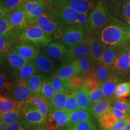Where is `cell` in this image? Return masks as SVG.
<instances>
[{"label": "cell", "mask_w": 130, "mask_h": 130, "mask_svg": "<svg viewBox=\"0 0 130 130\" xmlns=\"http://www.w3.org/2000/svg\"><path fill=\"white\" fill-rule=\"evenodd\" d=\"M55 93H56V92L54 89L51 81L49 79H45L44 83H43V87H42L40 96L46 101L49 105H50V103H51V101Z\"/></svg>", "instance_id": "e575fe53"}, {"label": "cell", "mask_w": 130, "mask_h": 130, "mask_svg": "<svg viewBox=\"0 0 130 130\" xmlns=\"http://www.w3.org/2000/svg\"><path fill=\"white\" fill-rule=\"evenodd\" d=\"M89 43L90 46V54L89 56L93 63H99L108 46L101 41L96 34L90 35Z\"/></svg>", "instance_id": "4fadbf2b"}, {"label": "cell", "mask_w": 130, "mask_h": 130, "mask_svg": "<svg viewBox=\"0 0 130 130\" xmlns=\"http://www.w3.org/2000/svg\"><path fill=\"white\" fill-rule=\"evenodd\" d=\"M113 107L130 117V101L125 98L119 99L113 103Z\"/></svg>", "instance_id": "60d3db41"}, {"label": "cell", "mask_w": 130, "mask_h": 130, "mask_svg": "<svg viewBox=\"0 0 130 130\" xmlns=\"http://www.w3.org/2000/svg\"><path fill=\"white\" fill-rule=\"evenodd\" d=\"M118 78L116 76L111 75L105 82L101 84V88L105 98L112 99L115 98L117 86L119 84Z\"/></svg>", "instance_id": "cb8c5ba5"}, {"label": "cell", "mask_w": 130, "mask_h": 130, "mask_svg": "<svg viewBox=\"0 0 130 130\" xmlns=\"http://www.w3.org/2000/svg\"><path fill=\"white\" fill-rule=\"evenodd\" d=\"M27 101L33 104L37 109L47 118L50 112V107L46 101L43 99L41 96L32 95Z\"/></svg>", "instance_id": "1f68e13d"}, {"label": "cell", "mask_w": 130, "mask_h": 130, "mask_svg": "<svg viewBox=\"0 0 130 130\" xmlns=\"http://www.w3.org/2000/svg\"><path fill=\"white\" fill-rule=\"evenodd\" d=\"M84 87H85L86 90L89 92V93H90L93 90L101 87V84L98 79L90 78L86 79Z\"/></svg>", "instance_id": "7dc6e473"}, {"label": "cell", "mask_w": 130, "mask_h": 130, "mask_svg": "<svg viewBox=\"0 0 130 130\" xmlns=\"http://www.w3.org/2000/svg\"><path fill=\"white\" fill-rule=\"evenodd\" d=\"M113 18L106 0H99L89 14L87 30L89 35L97 33L108 25Z\"/></svg>", "instance_id": "3957f363"}, {"label": "cell", "mask_w": 130, "mask_h": 130, "mask_svg": "<svg viewBox=\"0 0 130 130\" xmlns=\"http://www.w3.org/2000/svg\"><path fill=\"white\" fill-rule=\"evenodd\" d=\"M30 130H50V129L45 128L43 125H42L31 126Z\"/></svg>", "instance_id": "816d5d0a"}, {"label": "cell", "mask_w": 130, "mask_h": 130, "mask_svg": "<svg viewBox=\"0 0 130 130\" xmlns=\"http://www.w3.org/2000/svg\"><path fill=\"white\" fill-rule=\"evenodd\" d=\"M121 16L125 24L130 27V0H125L122 4Z\"/></svg>", "instance_id": "ee69618b"}, {"label": "cell", "mask_w": 130, "mask_h": 130, "mask_svg": "<svg viewBox=\"0 0 130 130\" xmlns=\"http://www.w3.org/2000/svg\"><path fill=\"white\" fill-rule=\"evenodd\" d=\"M95 34L107 46H121L130 39V27L113 18L108 25Z\"/></svg>", "instance_id": "6da1fadb"}, {"label": "cell", "mask_w": 130, "mask_h": 130, "mask_svg": "<svg viewBox=\"0 0 130 130\" xmlns=\"http://www.w3.org/2000/svg\"><path fill=\"white\" fill-rule=\"evenodd\" d=\"M22 108V106L18 101L13 98L5 97L1 95L0 97V113H5L12 110Z\"/></svg>", "instance_id": "f1b7e54d"}, {"label": "cell", "mask_w": 130, "mask_h": 130, "mask_svg": "<svg viewBox=\"0 0 130 130\" xmlns=\"http://www.w3.org/2000/svg\"><path fill=\"white\" fill-rule=\"evenodd\" d=\"M69 93L64 92H56L50 103V110L52 108H65L66 100Z\"/></svg>", "instance_id": "836d02e7"}, {"label": "cell", "mask_w": 130, "mask_h": 130, "mask_svg": "<svg viewBox=\"0 0 130 130\" xmlns=\"http://www.w3.org/2000/svg\"><path fill=\"white\" fill-rule=\"evenodd\" d=\"M11 90L13 98L20 103L21 106L33 95L27 81L22 79H17Z\"/></svg>", "instance_id": "7c38bea8"}, {"label": "cell", "mask_w": 130, "mask_h": 130, "mask_svg": "<svg viewBox=\"0 0 130 130\" xmlns=\"http://www.w3.org/2000/svg\"><path fill=\"white\" fill-rule=\"evenodd\" d=\"M3 57L6 58L8 63L11 67L17 70V71L23 68L30 61L29 60L25 59V58L22 57L18 54L11 51ZM3 57H1V58Z\"/></svg>", "instance_id": "d4e9b609"}, {"label": "cell", "mask_w": 130, "mask_h": 130, "mask_svg": "<svg viewBox=\"0 0 130 130\" xmlns=\"http://www.w3.org/2000/svg\"><path fill=\"white\" fill-rule=\"evenodd\" d=\"M12 42L3 37H0V52L1 57L10 51Z\"/></svg>", "instance_id": "bcb514c9"}, {"label": "cell", "mask_w": 130, "mask_h": 130, "mask_svg": "<svg viewBox=\"0 0 130 130\" xmlns=\"http://www.w3.org/2000/svg\"><path fill=\"white\" fill-rule=\"evenodd\" d=\"M21 8L28 16L31 24L50 9L45 0H25L21 4Z\"/></svg>", "instance_id": "ba28073f"}, {"label": "cell", "mask_w": 130, "mask_h": 130, "mask_svg": "<svg viewBox=\"0 0 130 130\" xmlns=\"http://www.w3.org/2000/svg\"><path fill=\"white\" fill-rule=\"evenodd\" d=\"M40 47L28 42H16L12 43L10 51L16 53L25 59L34 60L40 54Z\"/></svg>", "instance_id": "9c48e42d"}, {"label": "cell", "mask_w": 130, "mask_h": 130, "mask_svg": "<svg viewBox=\"0 0 130 130\" xmlns=\"http://www.w3.org/2000/svg\"><path fill=\"white\" fill-rule=\"evenodd\" d=\"M86 79L84 77L79 76L78 75L72 76L68 79V83L71 90H78L84 86Z\"/></svg>", "instance_id": "f35d334b"}, {"label": "cell", "mask_w": 130, "mask_h": 130, "mask_svg": "<svg viewBox=\"0 0 130 130\" xmlns=\"http://www.w3.org/2000/svg\"><path fill=\"white\" fill-rule=\"evenodd\" d=\"M31 126L23 119L7 126L5 130H30Z\"/></svg>", "instance_id": "f6af8a7d"}, {"label": "cell", "mask_w": 130, "mask_h": 130, "mask_svg": "<svg viewBox=\"0 0 130 130\" xmlns=\"http://www.w3.org/2000/svg\"><path fill=\"white\" fill-rule=\"evenodd\" d=\"M110 69H111L110 68L100 64H99L96 68V76L100 84L105 82L111 77V75H110Z\"/></svg>", "instance_id": "ab89813d"}, {"label": "cell", "mask_w": 130, "mask_h": 130, "mask_svg": "<svg viewBox=\"0 0 130 130\" xmlns=\"http://www.w3.org/2000/svg\"><path fill=\"white\" fill-rule=\"evenodd\" d=\"M46 2L50 9L59 17L66 27L81 25L87 30L89 13L74 10L64 0H46Z\"/></svg>", "instance_id": "7a4b0ae2"}, {"label": "cell", "mask_w": 130, "mask_h": 130, "mask_svg": "<svg viewBox=\"0 0 130 130\" xmlns=\"http://www.w3.org/2000/svg\"><path fill=\"white\" fill-rule=\"evenodd\" d=\"M93 115L90 111L86 110L79 109L69 113L68 125H75L81 122L93 120Z\"/></svg>", "instance_id": "603a6c76"}, {"label": "cell", "mask_w": 130, "mask_h": 130, "mask_svg": "<svg viewBox=\"0 0 130 130\" xmlns=\"http://www.w3.org/2000/svg\"><path fill=\"white\" fill-rule=\"evenodd\" d=\"M122 46H107L99 63L111 69L112 65L119 53L122 50Z\"/></svg>", "instance_id": "ffe728a7"}, {"label": "cell", "mask_w": 130, "mask_h": 130, "mask_svg": "<svg viewBox=\"0 0 130 130\" xmlns=\"http://www.w3.org/2000/svg\"><path fill=\"white\" fill-rule=\"evenodd\" d=\"M68 48L64 43L58 42H51L46 46L45 53L53 59L63 58L68 51Z\"/></svg>", "instance_id": "e0dca14e"}, {"label": "cell", "mask_w": 130, "mask_h": 130, "mask_svg": "<svg viewBox=\"0 0 130 130\" xmlns=\"http://www.w3.org/2000/svg\"><path fill=\"white\" fill-rule=\"evenodd\" d=\"M19 34L13 28L10 24L7 16L0 19V37H3L13 43Z\"/></svg>", "instance_id": "44dd1931"}, {"label": "cell", "mask_w": 130, "mask_h": 130, "mask_svg": "<svg viewBox=\"0 0 130 130\" xmlns=\"http://www.w3.org/2000/svg\"><path fill=\"white\" fill-rule=\"evenodd\" d=\"M37 71V69L33 60H30L23 68L18 70L17 76L18 79H22L28 82L29 78Z\"/></svg>", "instance_id": "4dcf8cb0"}, {"label": "cell", "mask_w": 130, "mask_h": 130, "mask_svg": "<svg viewBox=\"0 0 130 130\" xmlns=\"http://www.w3.org/2000/svg\"><path fill=\"white\" fill-rule=\"evenodd\" d=\"M11 83L8 80L7 77L4 74L0 75V88L1 92H10L11 90Z\"/></svg>", "instance_id": "681fc988"}, {"label": "cell", "mask_w": 130, "mask_h": 130, "mask_svg": "<svg viewBox=\"0 0 130 130\" xmlns=\"http://www.w3.org/2000/svg\"><path fill=\"white\" fill-rule=\"evenodd\" d=\"M124 130H130V118H129V121H128L127 125H126V127H125V128Z\"/></svg>", "instance_id": "db71d44e"}, {"label": "cell", "mask_w": 130, "mask_h": 130, "mask_svg": "<svg viewBox=\"0 0 130 130\" xmlns=\"http://www.w3.org/2000/svg\"><path fill=\"white\" fill-rule=\"evenodd\" d=\"M33 61L37 69L43 73L50 72L53 69L54 61L46 54H39Z\"/></svg>", "instance_id": "4316f807"}, {"label": "cell", "mask_w": 130, "mask_h": 130, "mask_svg": "<svg viewBox=\"0 0 130 130\" xmlns=\"http://www.w3.org/2000/svg\"><path fill=\"white\" fill-rule=\"evenodd\" d=\"M89 96H90V101L92 105L105 97L101 87L89 93Z\"/></svg>", "instance_id": "c3c4849f"}, {"label": "cell", "mask_w": 130, "mask_h": 130, "mask_svg": "<svg viewBox=\"0 0 130 130\" xmlns=\"http://www.w3.org/2000/svg\"><path fill=\"white\" fill-rule=\"evenodd\" d=\"M33 24L38 25L53 39H59L67 28L59 17L51 9L36 19Z\"/></svg>", "instance_id": "277c9868"}, {"label": "cell", "mask_w": 130, "mask_h": 130, "mask_svg": "<svg viewBox=\"0 0 130 130\" xmlns=\"http://www.w3.org/2000/svg\"><path fill=\"white\" fill-rule=\"evenodd\" d=\"M89 33L81 25H72L65 29L60 39L61 42L68 48L82 43L88 38Z\"/></svg>", "instance_id": "52a82bcc"}, {"label": "cell", "mask_w": 130, "mask_h": 130, "mask_svg": "<svg viewBox=\"0 0 130 130\" xmlns=\"http://www.w3.org/2000/svg\"><path fill=\"white\" fill-rule=\"evenodd\" d=\"M24 111V119L31 126L43 125L46 118L39 110L35 105L29 101H26L22 105Z\"/></svg>", "instance_id": "30bf717a"}, {"label": "cell", "mask_w": 130, "mask_h": 130, "mask_svg": "<svg viewBox=\"0 0 130 130\" xmlns=\"http://www.w3.org/2000/svg\"><path fill=\"white\" fill-rule=\"evenodd\" d=\"M95 126L93 120H89L81 122L77 124L68 125L66 130H91Z\"/></svg>", "instance_id": "b9f144b4"}, {"label": "cell", "mask_w": 130, "mask_h": 130, "mask_svg": "<svg viewBox=\"0 0 130 130\" xmlns=\"http://www.w3.org/2000/svg\"><path fill=\"white\" fill-rule=\"evenodd\" d=\"M129 118H125L119 120L109 130H124L129 121Z\"/></svg>", "instance_id": "f907efd6"}, {"label": "cell", "mask_w": 130, "mask_h": 130, "mask_svg": "<svg viewBox=\"0 0 130 130\" xmlns=\"http://www.w3.org/2000/svg\"><path fill=\"white\" fill-rule=\"evenodd\" d=\"M25 0H1L0 7H3L12 12L13 10L21 7Z\"/></svg>", "instance_id": "7bdbcfd3"}, {"label": "cell", "mask_w": 130, "mask_h": 130, "mask_svg": "<svg viewBox=\"0 0 130 130\" xmlns=\"http://www.w3.org/2000/svg\"><path fill=\"white\" fill-rule=\"evenodd\" d=\"M57 74L63 80L69 79L75 75L81 74L80 68L77 58L61 66L58 69Z\"/></svg>", "instance_id": "ac0fdd59"}, {"label": "cell", "mask_w": 130, "mask_h": 130, "mask_svg": "<svg viewBox=\"0 0 130 130\" xmlns=\"http://www.w3.org/2000/svg\"><path fill=\"white\" fill-rule=\"evenodd\" d=\"M113 101L112 99L104 98L92 105L90 109L91 113L96 118H100L110 110Z\"/></svg>", "instance_id": "d6986e66"}, {"label": "cell", "mask_w": 130, "mask_h": 130, "mask_svg": "<svg viewBox=\"0 0 130 130\" xmlns=\"http://www.w3.org/2000/svg\"><path fill=\"white\" fill-rule=\"evenodd\" d=\"M81 70V74L84 75L92 68V63H93L89 56H83L77 58Z\"/></svg>", "instance_id": "74e56055"}, {"label": "cell", "mask_w": 130, "mask_h": 130, "mask_svg": "<svg viewBox=\"0 0 130 130\" xmlns=\"http://www.w3.org/2000/svg\"><path fill=\"white\" fill-rule=\"evenodd\" d=\"M7 16L11 26L19 35L21 31L31 25L28 16L21 7L13 10Z\"/></svg>", "instance_id": "8fae6325"}, {"label": "cell", "mask_w": 130, "mask_h": 130, "mask_svg": "<svg viewBox=\"0 0 130 130\" xmlns=\"http://www.w3.org/2000/svg\"><path fill=\"white\" fill-rule=\"evenodd\" d=\"M91 130H98V129H97V128H96V126H94V127L92 128V129H91Z\"/></svg>", "instance_id": "11a10c76"}, {"label": "cell", "mask_w": 130, "mask_h": 130, "mask_svg": "<svg viewBox=\"0 0 130 130\" xmlns=\"http://www.w3.org/2000/svg\"><path fill=\"white\" fill-rule=\"evenodd\" d=\"M130 96V81L119 83L117 86L115 98L116 100L126 98Z\"/></svg>", "instance_id": "d590c367"}, {"label": "cell", "mask_w": 130, "mask_h": 130, "mask_svg": "<svg viewBox=\"0 0 130 130\" xmlns=\"http://www.w3.org/2000/svg\"><path fill=\"white\" fill-rule=\"evenodd\" d=\"M90 36V35H89ZM90 46L89 43V36L85 41L80 44L69 48L68 51L63 58L65 63H69L83 56H90Z\"/></svg>", "instance_id": "5bb4252c"}, {"label": "cell", "mask_w": 130, "mask_h": 130, "mask_svg": "<svg viewBox=\"0 0 130 130\" xmlns=\"http://www.w3.org/2000/svg\"><path fill=\"white\" fill-rule=\"evenodd\" d=\"M53 38L36 24H31L19 33L15 41L28 42L39 47L46 46Z\"/></svg>", "instance_id": "5b68a950"}, {"label": "cell", "mask_w": 130, "mask_h": 130, "mask_svg": "<svg viewBox=\"0 0 130 130\" xmlns=\"http://www.w3.org/2000/svg\"><path fill=\"white\" fill-rule=\"evenodd\" d=\"M7 126L2 121L0 120V130H5Z\"/></svg>", "instance_id": "f5cc1de1"}, {"label": "cell", "mask_w": 130, "mask_h": 130, "mask_svg": "<svg viewBox=\"0 0 130 130\" xmlns=\"http://www.w3.org/2000/svg\"><path fill=\"white\" fill-rule=\"evenodd\" d=\"M98 119L99 124L102 130L110 129L114 125V124L118 121L110 110Z\"/></svg>", "instance_id": "d6a6232c"}, {"label": "cell", "mask_w": 130, "mask_h": 130, "mask_svg": "<svg viewBox=\"0 0 130 130\" xmlns=\"http://www.w3.org/2000/svg\"><path fill=\"white\" fill-rule=\"evenodd\" d=\"M65 109L69 113L81 109L76 95L72 92V90H71V93L68 94V95L66 104H65Z\"/></svg>", "instance_id": "8d00e7d4"}, {"label": "cell", "mask_w": 130, "mask_h": 130, "mask_svg": "<svg viewBox=\"0 0 130 130\" xmlns=\"http://www.w3.org/2000/svg\"><path fill=\"white\" fill-rule=\"evenodd\" d=\"M74 10L83 13H89L99 0H64Z\"/></svg>", "instance_id": "2e32d148"}, {"label": "cell", "mask_w": 130, "mask_h": 130, "mask_svg": "<svg viewBox=\"0 0 130 130\" xmlns=\"http://www.w3.org/2000/svg\"><path fill=\"white\" fill-rule=\"evenodd\" d=\"M130 69V46L122 49L114 61L111 67L113 72L123 73Z\"/></svg>", "instance_id": "9a60e30c"}, {"label": "cell", "mask_w": 130, "mask_h": 130, "mask_svg": "<svg viewBox=\"0 0 130 130\" xmlns=\"http://www.w3.org/2000/svg\"><path fill=\"white\" fill-rule=\"evenodd\" d=\"M77 97L78 102L81 109L86 110L90 111L92 104L90 101L89 92L86 90L85 87H83L78 90H72Z\"/></svg>", "instance_id": "83f0119b"}, {"label": "cell", "mask_w": 130, "mask_h": 130, "mask_svg": "<svg viewBox=\"0 0 130 130\" xmlns=\"http://www.w3.org/2000/svg\"><path fill=\"white\" fill-rule=\"evenodd\" d=\"M69 122V112L65 108H52L43 125L50 130H66Z\"/></svg>", "instance_id": "8992f818"}, {"label": "cell", "mask_w": 130, "mask_h": 130, "mask_svg": "<svg viewBox=\"0 0 130 130\" xmlns=\"http://www.w3.org/2000/svg\"></svg>", "instance_id": "6f0895ef"}, {"label": "cell", "mask_w": 130, "mask_h": 130, "mask_svg": "<svg viewBox=\"0 0 130 130\" xmlns=\"http://www.w3.org/2000/svg\"><path fill=\"white\" fill-rule=\"evenodd\" d=\"M51 81L56 92H64L69 93L70 91H71L68 83V79L63 80L59 77L57 73L53 75Z\"/></svg>", "instance_id": "f546056e"}, {"label": "cell", "mask_w": 130, "mask_h": 130, "mask_svg": "<svg viewBox=\"0 0 130 130\" xmlns=\"http://www.w3.org/2000/svg\"><path fill=\"white\" fill-rule=\"evenodd\" d=\"M45 80V78L42 75L38 74L32 75L29 78L27 84L33 95L40 96Z\"/></svg>", "instance_id": "484cf974"}, {"label": "cell", "mask_w": 130, "mask_h": 130, "mask_svg": "<svg viewBox=\"0 0 130 130\" xmlns=\"http://www.w3.org/2000/svg\"><path fill=\"white\" fill-rule=\"evenodd\" d=\"M24 114L22 108L5 113H0V120L7 126L22 121L24 119Z\"/></svg>", "instance_id": "7402d4cb"}, {"label": "cell", "mask_w": 130, "mask_h": 130, "mask_svg": "<svg viewBox=\"0 0 130 130\" xmlns=\"http://www.w3.org/2000/svg\"><path fill=\"white\" fill-rule=\"evenodd\" d=\"M45 1H46V0H45Z\"/></svg>", "instance_id": "9f6ffc18"}]
</instances>
